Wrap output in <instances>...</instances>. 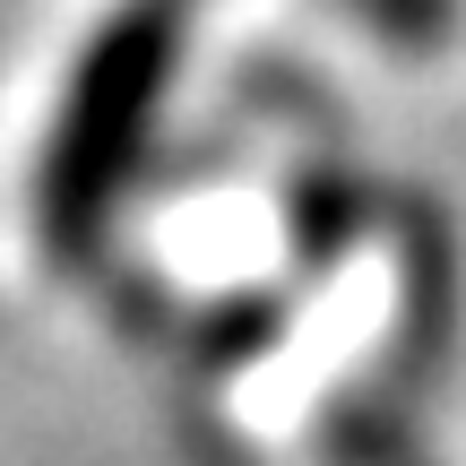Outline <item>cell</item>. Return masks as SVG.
Returning <instances> with one entry per match:
<instances>
[{
	"instance_id": "1",
	"label": "cell",
	"mask_w": 466,
	"mask_h": 466,
	"mask_svg": "<svg viewBox=\"0 0 466 466\" xmlns=\"http://www.w3.org/2000/svg\"><path fill=\"white\" fill-rule=\"evenodd\" d=\"M165 69H173V9L165 0H138V9H121L96 35L78 86H69L61 138L44 156V225L61 250H86V233L104 225L138 138H147V113L165 96Z\"/></svg>"
}]
</instances>
